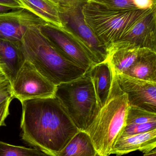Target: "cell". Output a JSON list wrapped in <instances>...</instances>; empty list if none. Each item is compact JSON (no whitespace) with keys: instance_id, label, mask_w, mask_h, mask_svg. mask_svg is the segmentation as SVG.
Wrapping results in <instances>:
<instances>
[{"instance_id":"cell-16","label":"cell","mask_w":156,"mask_h":156,"mask_svg":"<svg viewBox=\"0 0 156 156\" xmlns=\"http://www.w3.org/2000/svg\"><path fill=\"white\" fill-rule=\"evenodd\" d=\"M123 74L156 82V52L146 48L134 64Z\"/></svg>"},{"instance_id":"cell-14","label":"cell","mask_w":156,"mask_h":156,"mask_svg":"<svg viewBox=\"0 0 156 156\" xmlns=\"http://www.w3.org/2000/svg\"><path fill=\"white\" fill-rule=\"evenodd\" d=\"M25 61L22 42L0 39V68L11 84Z\"/></svg>"},{"instance_id":"cell-15","label":"cell","mask_w":156,"mask_h":156,"mask_svg":"<svg viewBox=\"0 0 156 156\" xmlns=\"http://www.w3.org/2000/svg\"><path fill=\"white\" fill-rule=\"evenodd\" d=\"M94 86L96 98L100 108L106 102L111 86L113 74L107 61L98 63L88 72Z\"/></svg>"},{"instance_id":"cell-7","label":"cell","mask_w":156,"mask_h":156,"mask_svg":"<svg viewBox=\"0 0 156 156\" xmlns=\"http://www.w3.org/2000/svg\"><path fill=\"white\" fill-rule=\"evenodd\" d=\"M39 28L58 52L69 61L87 72L98 64L92 53L68 30L49 23L39 27Z\"/></svg>"},{"instance_id":"cell-18","label":"cell","mask_w":156,"mask_h":156,"mask_svg":"<svg viewBox=\"0 0 156 156\" xmlns=\"http://www.w3.org/2000/svg\"><path fill=\"white\" fill-rule=\"evenodd\" d=\"M97 152L88 133L79 131L59 153L50 156H95Z\"/></svg>"},{"instance_id":"cell-2","label":"cell","mask_w":156,"mask_h":156,"mask_svg":"<svg viewBox=\"0 0 156 156\" xmlns=\"http://www.w3.org/2000/svg\"><path fill=\"white\" fill-rule=\"evenodd\" d=\"M26 60L55 85L82 76L87 70L61 55L42 34L39 27L27 30L22 41Z\"/></svg>"},{"instance_id":"cell-11","label":"cell","mask_w":156,"mask_h":156,"mask_svg":"<svg viewBox=\"0 0 156 156\" xmlns=\"http://www.w3.org/2000/svg\"><path fill=\"white\" fill-rule=\"evenodd\" d=\"M117 42L156 52V6L139 19Z\"/></svg>"},{"instance_id":"cell-21","label":"cell","mask_w":156,"mask_h":156,"mask_svg":"<svg viewBox=\"0 0 156 156\" xmlns=\"http://www.w3.org/2000/svg\"><path fill=\"white\" fill-rule=\"evenodd\" d=\"M156 129V122L125 126L120 135H129L146 133Z\"/></svg>"},{"instance_id":"cell-30","label":"cell","mask_w":156,"mask_h":156,"mask_svg":"<svg viewBox=\"0 0 156 156\" xmlns=\"http://www.w3.org/2000/svg\"><path fill=\"white\" fill-rule=\"evenodd\" d=\"M95 156H103L99 154H98V153H97V154H96V155H95Z\"/></svg>"},{"instance_id":"cell-6","label":"cell","mask_w":156,"mask_h":156,"mask_svg":"<svg viewBox=\"0 0 156 156\" xmlns=\"http://www.w3.org/2000/svg\"><path fill=\"white\" fill-rule=\"evenodd\" d=\"M89 1L57 6L60 17L62 27L72 33L92 53L98 63H101L107 58V48L101 43L84 19L82 9Z\"/></svg>"},{"instance_id":"cell-17","label":"cell","mask_w":156,"mask_h":156,"mask_svg":"<svg viewBox=\"0 0 156 156\" xmlns=\"http://www.w3.org/2000/svg\"><path fill=\"white\" fill-rule=\"evenodd\" d=\"M22 8L34 13L48 23L62 27L57 5L49 0H16Z\"/></svg>"},{"instance_id":"cell-24","label":"cell","mask_w":156,"mask_h":156,"mask_svg":"<svg viewBox=\"0 0 156 156\" xmlns=\"http://www.w3.org/2000/svg\"><path fill=\"white\" fill-rule=\"evenodd\" d=\"M133 2L139 9H151L156 6V0H133Z\"/></svg>"},{"instance_id":"cell-25","label":"cell","mask_w":156,"mask_h":156,"mask_svg":"<svg viewBox=\"0 0 156 156\" xmlns=\"http://www.w3.org/2000/svg\"><path fill=\"white\" fill-rule=\"evenodd\" d=\"M11 97L14 98L11 88H7L0 90V104Z\"/></svg>"},{"instance_id":"cell-4","label":"cell","mask_w":156,"mask_h":156,"mask_svg":"<svg viewBox=\"0 0 156 156\" xmlns=\"http://www.w3.org/2000/svg\"><path fill=\"white\" fill-rule=\"evenodd\" d=\"M151 9L119 10L89 0L83 6L82 12L87 24L107 48L119 41Z\"/></svg>"},{"instance_id":"cell-3","label":"cell","mask_w":156,"mask_h":156,"mask_svg":"<svg viewBox=\"0 0 156 156\" xmlns=\"http://www.w3.org/2000/svg\"><path fill=\"white\" fill-rule=\"evenodd\" d=\"M111 69L112 82L108 99L86 132L97 153L103 156H110L113 144L125 126L129 107L127 94L119 87Z\"/></svg>"},{"instance_id":"cell-27","label":"cell","mask_w":156,"mask_h":156,"mask_svg":"<svg viewBox=\"0 0 156 156\" xmlns=\"http://www.w3.org/2000/svg\"><path fill=\"white\" fill-rule=\"evenodd\" d=\"M0 4L8 5L14 9L22 8L20 4L16 0H0Z\"/></svg>"},{"instance_id":"cell-26","label":"cell","mask_w":156,"mask_h":156,"mask_svg":"<svg viewBox=\"0 0 156 156\" xmlns=\"http://www.w3.org/2000/svg\"><path fill=\"white\" fill-rule=\"evenodd\" d=\"M57 6H64L68 5L73 3L81 1H89V0H49Z\"/></svg>"},{"instance_id":"cell-8","label":"cell","mask_w":156,"mask_h":156,"mask_svg":"<svg viewBox=\"0 0 156 156\" xmlns=\"http://www.w3.org/2000/svg\"><path fill=\"white\" fill-rule=\"evenodd\" d=\"M56 87L26 60L11 84V91L14 98L21 102L29 99L54 96Z\"/></svg>"},{"instance_id":"cell-13","label":"cell","mask_w":156,"mask_h":156,"mask_svg":"<svg viewBox=\"0 0 156 156\" xmlns=\"http://www.w3.org/2000/svg\"><path fill=\"white\" fill-rule=\"evenodd\" d=\"M156 147V129L142 133L119 136L113 144L110 155L121 156L137 150L146 154Z\"/></svg>"},{"instance_id":"cell-5","label":"cell","mask_w":156,"mask_h":156,"mask_svg":"<svg viewBox=\"0 0 156 156\" xmlns=\"http://www.w3.org/2000/svg\"><path fill=\"white\" fill-rule=\"evenodd\" d=\"M55 96L79 131L87 132L100 109L93 83L88 73L56 85Z\"/></svg>"},{"instance_id":"cell-28","label":"cell","mask_w":156,"mask_h":156,"mask_svg":"<svg viewBox=\"0 0 156 156\" xmlns=\"http://www.w3.org/2000/svg\"><path fill=\"white\" fill-rule=\"evenodd\" d=\"M13 8L8 6V5H5L0 4V13H2L7 12L10 10H13Z\"/></svg>"},{"instance_id":"cell-9","label":"cell","mask_w":156,"mask_h":156,"mask_svg":"<svg viewBox=\"0 0 156 156\" xmlns=\"http://www.w3.org/2000/svg\"><path fill=\"white\" fill-rule=\"evenodd\" d=\"M48 23L24 8L0 13V39L21 43L27 30Z\"/></svg>"},{"instance_id":"cell-29","label":"cell","mask_w":156,"mask_h":156,"mask_svg":"<svg viewBox=\"0 0 156 156\" xmlns=\"http://www.w3.org/2000/svg\"><path fill=\"white\" fill-rule=\"evenodd\" d=\"M143 156H156V148L148 153L144 154Z\"/></svg>"},{"instance_id":"cell-1","label":"cell","mask_w":156,"mask_h":156,"mask_svg":"<svg viewBox=\"0 0 156 156\" xmlns=\"http://www.w3.org/2000/svg\"><path fill=\"white\" fill-rule=\"evenodd\" d=\"M21 103L22 139L47 155L60 152L79 131L55 95Z\"/></svg>"},{"instance_id":"cell-20","label":"cell","mask_w":156,"mask_h":156,"mask_svg":"<svg viewBox=\"0 0 156 156\" xmlns=\"http://www.w3.org/2000/svg\"><path fill=\"white\" fill-rule=\"evenodd\" d=\"M38 148H27L0 142V156H47Z\"/></svg>"},{"instance_id":"cell-19","label":"cell","mask_w":156,"mask_h":156,"mask_svg":"<svg viewBox=\"0 0 156 156\" xmlns=\"http://www.w3.org/2000/svg\"><path fill=\"white\" fill-rule=\"evenodd\" d=\"M156 122V113L134 106H129L125 125L140 124Z\"/></svg>"},{"instance_id":"cell-22","label":"cell","mask_w":156,"mask_h":156,"mask_svg":"<svg viewBox=\"0 0 156 156\" xmlns=\"http://www.w3.org/2000/svg\"><path fill=\"white\" fill-rule=\"evenodd\" d=\"M110 8L119 10H132L137 9L133 0H89Z\"/></svg>"},{"instance_id":"cell-12","label":"cell","mask_w":156,"mask_h":156,"mask_svg":"<svg viewBox=\"0 0 156 156\" xmlns=\"http://www.w3.org/2000/svg\"><path fill=\"white\" fill-rule=\"evenodd\" d=\"M147 48L128 43L117 42L107 47V61L116 74H124Z\"/></svg>"},{"instance_id":"cell-23","label":"cell","mask_w":156,"mask_h":156,"mask_svg":"<svg viewBox=\"0 0 156 156\" xmlns=\"http://www.w3.org/2000/svg\"><path fill=\"white\" fill-rule=\"evenodd\" d=\"M13 99L11 97L0 104V127L5 126V121L9 115V105Z\"/></svg>"},{"instance_id":"cell-10","label":"cell","mask_w":156,"mask_h":156,"mask_svg":"<svg viewBox=\"0 0 156 156\" xmlns=\"http://www.w3.org/2000/svg\"><path fill=\"white\" fill-rule=\"evenodd\" d=\"M115 76L119 87L127 94L129 106L156 113V82L123 74Z\"/></svg>"}]
</instances>
